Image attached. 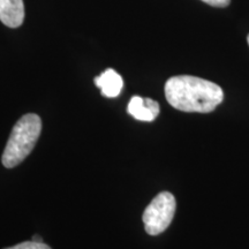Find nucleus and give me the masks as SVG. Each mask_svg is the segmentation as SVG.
<instances>
[{"label": "nucleus", "mask_w": 249, "mask_h": 249, "mask_svg": "<svg viewBox=\"0 0 249 249\" xmlns=\"http://www.w3.org/2000/svg\"><path fill=\"white\" fill-rule=\"evenodd\" d=\"M164 90L171 107L183 112L209 113L224 99V92L219 86L191 75L171 77L165 83Z\"/></svg>", "instance_id": "1"}, {"label": "nucleus", "mask_w": 249, "mask_h": 249, "mask_svg": "<svg viewBox=\"0 0 249 249\" xmlns=\"http://www.w3.org/2000/svg\"><path fill=\"white\" fill-rule=\"evenodd\" d=\"M40 132L42 120L35 113H28L15 124L2 154V165L12 169L26 160L36 145Z\"/></svg>", "instance_id": "2"}, {"label": "nucleus", "mask_w": 249, "mask_h": 249, "mask_svg": "<svg viewBox=\"0 0 249 249\" xmlns=\"http://www.w3.org/2000/svg\"><path fill=\"white\" fill-rule=\"evenodd\" d=\"M176 209V198L171 193L161 192L156 196L142 216L148 234L158 235L163 233L172 223Z\"/></svg>", "instance_id": "3"}, {"label": "nucleus", "mask_w": 249, "mask_h": 249, "mask_svg": "<svg viewBox=\"0 0 249 249\" xmlns=\"http://www.w3.org/2000/svg\"><path fill=\"white\" fill-rule=\"evenodd\" d=\"M127 111L133 118L140 121H154L160 114V104L151 98L134 96L128 103Z\"/></svg>", "instance_id": "4"}, {"label": "nucleus", "mask_w": 249, "mask_h": 249, "mask_svg": "<svg viewBox=\"0 0 249 249\" xmlns=\"http://www.w3.org/2000/svg\"><path fill=\"white\" fill-rule=\"evenodd\" d=\"M24 20L23 0H0V21L9 28H18Z\"/></svg>", "instance_id": "5"}, {"label": "nucleus", "mask_w": 249, "mask_h": 249, "mask_svg": "<svg viewBox=\"0 0 249 249\" xmlns=\"http://www.w3.org/2000/svg\"><path fill=\"white\" fill-rule=\"evenodd\" d=\"M95 85L102 90L103 96L108 98H114L119 96L124 87V81L116 71L108 68L103 71L101 75L95 77Z\"/></svg>", "instance_id": "6"}, {"label": "nucleus", "mask_w": 249, "mask_h": 249, "mask_svg": "<svg viewBox=\"0 0 249 249\" xmlns=\"http://www.w3.org/2000/svg\"><path fill=\"white\" fill-rule=\"evenodd\" d=\"M5 249H51L44 242H35V241H24L21 244L15 245L13 247H8Z\"/></svg>", "instance_id": "7"}, {"label": "nucleus", "mask_w": 249, "mask_h": 249, "mask_svg": "<svg viewBox=\"0 0 249 249\" xmlns=\"http://www.w3.org/2000/svg\"><path fill=\"white\" fill-rule=\"evenodd\" d=\"M205 4L213 6V7H226L230 5L231 0H202Z\"/></svg>", "instance_id": "8"}, {"label": "nucleus", "mask_w": 249, "mask_h": 249, "mask_svg": "<svg viewBox=\"0 0 249 249\" xmlns=\"http://www.w3.org/2000/svg\"><path fill=\"white\" fill-rule=\"evenodd\" d=\"M31 240H33V241H35V242H43V239L40 238L39 235H37V234L33 235V238H31Z\"/></svg>", "instance_id": "9"}, {"label": "nucleus", "mask_w": 249, "mask_h": 249, "mask_svg": "<svg viewBox=\"0 0 249 249\" xmlns=\"http://www.w3.org/2000/svg\"><path fill=\"white\" fill-rule=\"evenodd\" d=\"M247 42H248V45H249V35H248V37H247Z\"/></svg>", "instance_id": "10"}]
</instances>
